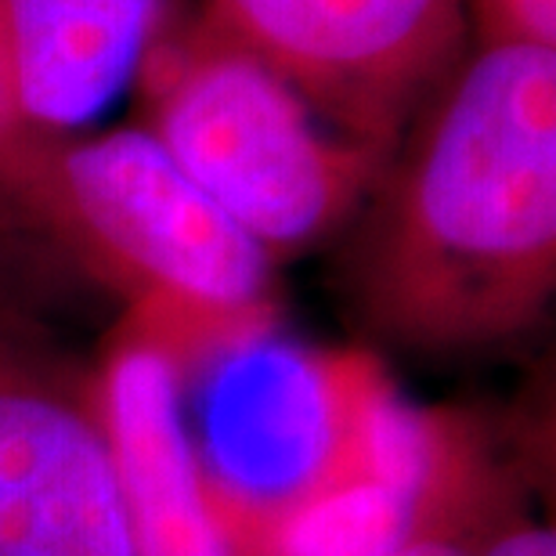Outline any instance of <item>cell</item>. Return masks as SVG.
I'll return each mask as SVG.
<instances>
[{
    "label": "cell",
    "mask_w": 556,
    "mask_h": 556,
    "mask_svg": "<svg viewBox=\"0 0 556 556\" xmlns=\"http://www.w3.org/2000/svg\"><path fill=\"white\" fill-rule=\"evenodd\" d=\"M397 149L351 253L369 329L470 351L535 326L556 289V48H477Z\"/></svg>",
    "instance_id": "cell-1"
},
{
    "label": "cell",
    "mask_w": 556,
    "mask_h": 556,
    "mask_svg": "<svg viewBox=\"0 0 556 556\" xmlns=\"http://www.w3.org/2000/svg\"><path fill=\"white\" fill-rule=\"evenodd\" d=\"M15 192L177 362L275 318V261L144 127L43 141Z\"/></svg>",
    "instance_id": "cell-2"
},
{
    "label": "cell",
    "mask_w": 556,
    "mask_h": 556,
    "mask_svg": "<svg viewBox=\"0 0 556 556\" xmlns=\"http://www.w3.org/2000/svg\"><path fill=\"white\" fill-rule=\"evenodd\" d=\"M135 87L144 130L271 261L340 231L387 170L206 15L177 18Z\"/></svg>",
    "instance_id": "cell-3"
},
{
    "label": "cell",
    "mask_w": 556,
    "mask_h": 556,
    "mask_svg": "<svg viewBox=\"0 0 556 556\" xmlns=\"http://www.w3.org/2000/svg\"><path fill=\"white\" fill-rule=\"evenodd\" d=\"M391 391L369 351L311 348L278 318L181 362L188 433L242 556H257L296 506L362 473L372 416Z\"/></svg>",
    "instance_id": "cell-4"
},
{
    "label": "cell",
    "mask_w": 556,
    "mask_h": 556,
    "mask_svg": "<svg viewBox=\"0 0 556 556\" xmlns=\"http://www.w3.org/2000/svg\"><path fill=\"white\" fill-rule=\"evenodd\" d=\"M203 15L383 160L463 62L470 29L463 0H206Z\"/></svg>",
    "instance_id": "cell-5"
},
{
    "label": "cell",
    "mask_w": 556,
    "mask_h": 556,
    "mask_svg": "<svg viewBox=\"0 0 556 556\" xmlns=\"http://www.w3.org/2000/svg\"><path fill=\"white\" fill-rule=\"evenodd\" d=\"M0 556H141L91 387L4 321Z\"/></svg>",
    "instance_id": "cell-6"
},
{
    "label": "cell",
    "mask_w": 556,
    "mask_h": 556,
    "mask_svg": "<svg viewBox=\"0 0 556 556\" xmlns=\"http://www.w3.org/2000/svg\"><path fill=\"white\" fill-rule=\"evenodd\" d=\"M91 387L141 556H242L217 514L185 419L181 362L124 318Z\"/></svg>",
    "instance_id": "cell-7"
},
{
    "label": "cell",
    "mask_w": 556,
    "mask_h": 556,
    "mask_svg": "<svg viewBox=\"0 0 556 556\" xmlns=\"http://www.w3.org/2000/svg\"><path fill=\"white\" fill-rule=\"evenodd\" d=\"M26 124L51 138L91 124L135 87L177 22L174 0H0Z\"/></svg>",
    "instance_id": "cell-8"
},
{
    "label": "cell",
    "mask_w": 556,
    "mask_h": 556,
    "mask_svg": "<svg viewBox=\"0 0 556 556\" xmlns=\"http://www.w3.org/2000/svg\"><path fill=\"white\" fill-rule=\"evenodd\" d=\"M463 11L466 26L477 29V48H556V0H463Z\"/></svg>",
    "instance_id": "cell-9"
},
{
    "label": "cell",
    "mask_w": 556,
    "mask_h": 556,
    "mask_svg": "<svg viewBox=\"0 0 556 556\" xmlns=\"http://www.w3.org/2000/svg\"><path fill=\"white\" fill-rule=\"evenodd\" d=\"M43 141L48 138L37 135V130L26 124V116H22L8 33H4V22H0V185L18 188Z\"/></svg>",
    "instance_id": "cell-10"
},
{
    "label": "cell",
    "mask_w": 556,
    "mask_h": 556,
    "mask_svg": "<svg viewBox=\"0 0 556 556\" xmlns=\"http://www.w3.org/2000/svg\"><path fill=\"white\" fill-rule=\"evenodd\" d=\"M477 556H556V539L546 528H509L488 539Z\"/></svg>",
    "instance_id": "cell-11"
},
{
    "label": "cell",
    "mask_w": 556,
    "mask_h": 556,
    "mask_svg": "<svg viewBox=\"0 0 556 556\" xmlns=\"http://www.w3.org/2000/svg\"><path fill=\"white\" fill-rule=\"evenodd\" d=\"M484 542L477 535H430V539H419L413 546L405 549H394L387 556H477Z\"/></svg>",
    "instance_id": "cell-12"
}]
</instances>
